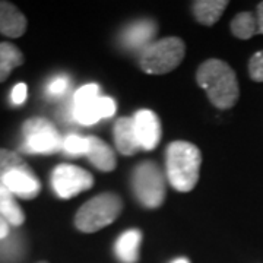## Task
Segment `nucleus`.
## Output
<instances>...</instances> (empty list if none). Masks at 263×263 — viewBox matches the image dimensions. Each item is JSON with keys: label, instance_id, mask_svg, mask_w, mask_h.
Returning a JSON list of instances; mask_svg holds the SVG:
<instances>
[{"label": "nucleus", "instance_id": "obj_1", "mask_svg": "<svg viewBox=\"0 0 263 263\" xmlns=\"http://www.w3.org/2000/svg\"><path fill=\"white\" fill-rule=\"evenodd\" d=\"M196 82L219 110H230L238 101L240 88L237 75L233 67L222 60L209 59L203 62L197 69Z\"/></svg>", "mask_w": 263, "mask_h": 263}, {"label": "nucleus", "instance_id": "obj_2", "mask_svg": "<svg viewBox=\"0 0 263 263\" xmlns=\"http://www.w3.org/2000/svg\"><path fill=\"white\" fill-rule=\"evenodd\" d=\"M202 154L196 145L186 141L171 142L165 151V170L170 184L177 192L193 190L199 180Z\"/></svg>", "mask_w": 263, "mask_h": 263}, {"label": "nucleus", "instance_id": "obj_3", "mask_svg": "<svg viewBox=\"0 0 263 263\" xmlns=\"http://www.w3.org/2000/svg\"><path fill=\"white\" fill-rule=\"evenodd\" d=\"M123 200L113 192H104L85 202L75 215V227L82 233H95L113 224L122 214Z\"/></svg>", "mask_w": 263, "mask_h": 263}, {"label": "nucleus", "instance_id": "obj_4", "mask_svg": "<svg viewBox=\"0 0 263 263\" xmlns=\"http://www.w3.org/2000/svg\"><path fill=\"white\" fill-rule=\"evenodd\" d=\"M184 54L186 46L181 38H162L142 50L139 66L145 73L164 75L174 70L184 59Z\"/></svg>", "mask_w": 263, "mask_h": 263}, {"label": "nucleus", "instance_id": "obj_5", "mask_svg": "<svg viewBox=\"0 0 263 263\" xmlns=\"http://www.w3.org/2000/svg\"><path fill=\"white\" fill-rule=\"evenodd\" d=\"M132 189L142 206L155 209L165 200V180L160 167L152 161H143L132 174Z\"/></svg>", "mask_w": 263, "mask_h": 263}, {"label": "nucleus", "instance_id": "obj_6", "mask_svg": "<svg viewBox=\"0 0 263 263\" xmlns=\"http://www.w3.org/2000/svg\"><path fill=\"white\" fill-rule=\"evenodd\" d=\"M97 84L84 85L73 95L72 117L76 122L91 126L100 119L111 117L116 113V103L108 97H98Z\"/></svg>", "mask_w": 263, "mask_h": 263}, {"label": "nucleus", "instance_id": "obj_7", "mask_svg": "<svg viewBox=\"0 0 263 263\" xmlns=\"http://www.w3.org/2000/svg\"><path fill=\"white\" fill-rule=\"evenodd\" d=\"M24 149L29 154H54L63 148L57 129L43 117H32L22 126Z\"/></svg>", "mask_w": 263, "mask_h": 263}, {"label": "nucleus", "instance_id": "obj_8", "mask_svg": "<svg viewBox=\"0 0 263 263\" xmlns=\"http://www.w3.org/2000/svg\"><path fill=\"white\" fill-rule=\"evenodd\" d=\"M51 184L57 196L62 199H70L92 187L94 177L86 170L79 168L76 165L60 164L53 170Z\"/></svg>", "mask_w": 263, "mask_h": 263}, {"label": "nucleus", "instance_id": "obj_9", "mask_svg": "<svg viewBox=\"0 0 263 263\" xmlns=\"http://www.w3.org/2000/svg\"><path fill=\"white\" fill-rule=\"evenodd\" d=\"M135 132L142 149L152 151L161 141V122L151 110H139L133 116Z\"/></svg>", "mask_w": 263, "mask_h": 263}, {"label": "nucleus", "instance_id": "obj_10", "mask_svg": "<svg viewBox=\"0 0 263 263\" xmlns=\"http://www.w3.org/2000/svg\"><path fill=\"white\" fill-rule=\"evenodd\" d=\"M0 181L22 199H34L41 190V183L34 171H12L2 176Z\"/></svg>", "mask_w": 263, "mask_h": 263}, {"label": "nucleus", "instance_id": "obj_11", "mask_svg": "<svg viewBox=\"0 0 263 263\" xmlns=\"http://www.w3.org/2000/svg\"><path fill=\"white\" fill-rule=\"evenodd\" d=\"M27 31V18L9 2L0 0V32L10 38H18Z\"/></svg>", "mask_w": 263, "mask_h": 263}, {"label": "nucleus", "instance_id": "obj_12", "mask_svg": "<svg viewBox=\"0 0 263 263\" xmlns=\"http://www.w3.org/2000/svg\"><path fill=\"white\" fill-rule=\"evenodd\" d=\"M114 142L116 148L123 155H135L139 149H142L136 132L133 119L130 117H120L114 124Z\"/></svg>", "mask_w": 263, "mask_h": 263}, {"label": "nucleus", "instance_id": "obj_13", "mask_svg": "<svg viewBox=\"0 0 263 263\" xmlns=\"http://www.w3.org/2000/svg\"><path fill=\"white\" fill-rule=\"evenodd\" d=\"M86 139H88V151L85 155L91 161V164L104 173L113 171L117 164L114 151L103 139L97 136H88Z\"/></svg>", "mask_w": 263, "mask_h": 263}, {"label": "nucleus", "instance_id": "obj_14", "mask_svg": "<svg viewBox=\"0 0 263 263\" xmlns=\"http://www.w3.org/2000/svg\"><path fill=\"white\" fill-rule=\"evenodd\" d=\"M157 34V24L151 19H143L132 24L123 34V43L132 48H143L151 44V40Z\"/></svg>", "mask_w": 263, "mask_h": 263}, {"label": "nucleus", "instance_id": "obj_15", "mask_svg": "<svg viewBox=\"0 0 263 263\" xmlns=\"http://www.w3.org/2000/svg\"><path fill=\"white\" fill-rule=\"evenodd\" d=\"M142 233L138 228L124 231L116 243V254L123 263H136L139 260V247Z\"/></svg>", "mask_w": 263, "mask_h": 263}, {"label": "nucleus", "instance_id": "obj_16", "mask_svg": "<svg viewBox=\"0 0 263 263\" xmlns=\"http://www.w3.org/2000/svg\"><path fill=\"white\" fill-rule=\"evenodd\" d=\"M227 6H228L227 0H196L193 2L192 10L197 22L211 27L219 21Z\"/></svg>", "mask_w": 263, "mask_h": 263}, {"label": "nucleus", "instance_id": "obj_17", "mask_svg": "<svg viewBox=\"0 0 263 263\" xmlns=\"http://www.w3.org/2000/svg\"><path fill=\"white\" fill-rule=\"evenodd\" d=\"M0 215L13 227H21L25 222V214L18 205L15 195L2 181H0Z\"/></svg>", "mask_w": 263, "mask_h": 263}, {"label": "nucleus", "instance_id": "obj_18", "mask_svg": "<svg viewBox=\"0 0 263 263\" xmlns=\"http://www.w3.org/2000/svg\"><path fill=\"white\" fill-rule=\"evenodd\" d=\"M24 54L15 44L0 43V82H5L13 69L24 65Z\"/></svg>", "mask_w": 263, "mask_h": 263}, {"label": "nucleus", "instance_id": "obj_19", "mask_svg": "<svg viewBox=\"0 0 263 263\" xmlns=\"http://www.w3.org/2000/svg\"><path fill=\"white\" fill-rule=\"evenodd\" d=\"M231 32L240 40H250L257 34V19L252 12H241L231 21Z\"/></svg>", "mask_w": 263, "mask_h": 263}, {"label": "nucleus", "instance_id": "obj_20", "mask_svg": "<svg viewBox=\"0 0 263 263\" xmlns=\"http://www.w3.org/2000/svg\"><path fill=\"white\" fill-rule=\"evenodd\" d=\"M12 171H32L19 154L0 148V177Z\"/></svg>", "mask_w": 263, "mask_h": 263}, {"label": "nucleus", "instance_id": "obj_21", "mask_svg": "<svg viewBox=\"0 0 263 263\" xmlns=\"http://www.w3.org/2000/svg\"><path fill=\"white\" fill-rule=\"evenodd\" d=\"M66 154L70 155H82L86 154L88 151V139L86 138H81L78 135H67L63 139V148Z\"/></svg>", "mask_w": 263, "mask_h": 263}, {"label": "nucleus", "instance_id": "obj_22", "mask_svg": "<svg viewBox=\"0 0 263 263\" xmlns=\"http://www.w3.org/2000/svg\"><path fill=\"white\" fill-rule=\"evenodd\" d=\"M249 75L254 82H263V50L256 51L249 60Z\"/></svg>", "mask_w": 263, "mask_h": 263}, {"label": "nucleus", "instance_id": "obj_23", "mask_svg": "<svg viewBox=\"0 0 263 263\" xmlns=\"http://www.w3.org/2000/svg\"><path fill=\"white\" fill-rule=\"evenodd\" d=\"M69 78L66 76H57L54 79L50 81V84L47 86V92L50 97H60L66 92V89L69 88Z\"/></svg>", "mask_w": 263, "mask_h": 263}, {"label": "nucleus", "instance_id": "obj_24", "mask_svg": "<svg viewBox=\"0 0 263 263\" xmlns=\"http://www.w3.org/2000/svg\"><path fill=\"white\" fill-rule=\"evenodd\" d=\"M25 100H27V85L18 84L12 91V103L15 105H21L25 103Z\"/></svg>", "mask_w": 263, "mask_h": 263}, {"label": "nucleus", "instance_id": "obj_25", "mask_svg": "<svg viewBox=\"0 0 263 263\" xmlns=\"http://www.w3.org/2000/svg\"><path fill=\"white\" fill-rule=\"evenodd\" d=\"M256 19H257V34H263V2L257 5Z\"/></svg>", "mask_w": 263, "mask_h": 263}, {"label": "nucleus", "instance_id": "obj_26", "mask_svg": "<svg viewBox=\"0 0 263 263\" xmlns=\"http://www.w3.org/2000/svg\"><path fill=\"white\" fill-rule=\"evenodd\" d=\"M8 235H9V222L0 215V240H3Z\"/></svg>", "mask_w": 263, "mask_h": 263}, {"label": "nucleus", "instance_id": "obj_27", "mask_svg": "<svg viewBox=\"0 0 263 263\" xmlns=\"http://www.w3.org/2000/svg\"><path fill=\"white\" fill-rule=\"evenodd\" d=\"M173 263H190V262H189L187 259H184V257H180V259H176Z\"/></svg>", "mask_w": 263, "mask_h": 263}, {"label": "nucleus", "instance_id": "obj_28", "mask_svg": "<svg viewBox=\"0 0 263 263\" xmlns=\"http://www.w3.org/2000/svg\"><path fill=\"white\" fill-rule=\"evenodd\" d=\"M38 263H48V262H46V260H41V262H38Z\"/></svg>", "mask_w": 263, "mask_h": 263}]
</instances>
